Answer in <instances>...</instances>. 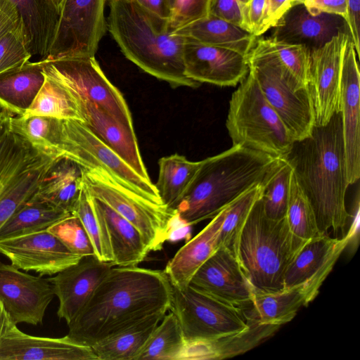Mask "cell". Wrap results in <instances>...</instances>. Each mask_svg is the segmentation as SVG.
Masks as SVG:
<instances>
[{"label": "cell", "instance_id": "cell-1", "mask_svg": "<svg viewBox=\"0 0 360 360\" xmlns=\"http://www.w3.org/2000/svg\"><path fill=\"white\" fill-rule=\"evenodd\" d=\"M172 297V285L164 271L112 266L86 305L68 323L67 335L91 347L148 316L166 314Z\"/></svg>", "mask_w": 360, "mask_h": 360}, {"label": "cell", "instance_id": "cell-2", "mask_svg": "<svg viewBox=\"0 0 360 360\" xmlns=\"http://www.w3.org/2000/svg\"><path fill=\"white\" fill-rule=\"evenodd\" d=\"M315 214L321 234L342 238L347 233L351 214L345 195L349 184L342 119L335 112L323 126L295 141L285 158Z\"/></svg>", "mask_w": 360, "mask_h": 360}, {"label": "cell", "instance_id": "cell-3", "mask_svg": "<svg viewBox=\"0 0 360 360\" xmlns=\"http://www.w3.org/2000/svg\"><path fill=\"white\" fill-rule=\"evenodd\" d=\"M107 27L130 61L172 87H198L184 74V37L174 34L169 19L143 8L134 0H110Z\"/></svg>", "mask_w": 360, "mask_h": 360}, {"label": "cell", "instance_id": "cell-4", "mask_svg": "<svg viewBox=\"0 0 360 360\" xmlns=\"http://www.w3.org/2000/svg\"><path fill=\"white\" fill-rule=\"evenodd\" d=\"M280 158L239 145L201 160L175 212L186 226L212 219L244 192L262 184Z\"/></svg>", "mask_w": 360, "mask_h": 360}, {"label": "cell", "instance_id": "cell-5", "mask_svg": "<svg viewBox=\"0 0 360 360\" xmlns=\"http://www.w3.org/2000/svg\"><path fill=\"white\" fill-rule=\"evenodd\" d=\"M306 241L292 233L286 217L269 218L260 198L241 229L234 255L254 292H274L283 288L285 273Z\"/></svg>", "mask_w": 360, "mask_h": 360}, {"label": "cell", "instance_id": "cell-6", "mask_svg": "<svg viewBox=\"0 0 360 360\" xmlns=\"http://www.w3.org/2000/svg\"><path fill=\"white\" fill-rule=\"evenodd\" d=\"M226 127L233 146L275 158H285L295 141L250 72L231 96Z\"/></svg>", "mask_w": 360, "mask_h": 360}, {"label": "cell", "instance_id": "cell-7", "mask_svg": "<svg viewBox=\"0 0 360 360\" xmlns=\"http://www.w3.org/2000/svg\"><path fill=\"white\" fill-rule=\"evenodd\" d=\"M53 143L58 159L68 158L84 169H103L125 187L158 205H164L150 179H145L138 174L84 122L54 120Z\"/></svg>", "mask_w": 360, "mask_h": 360}, {"label": "cell", "instance_id": "cell-8", "mask_svg": "<svg viewBox=\"0 0 360 360\" xmlns=\"http://www.w3.org/2000/svg\"><path fill=\"white\" fill-rule=\"evenodd\" d=\"M82 170V183L90 194L131 223L150 252L161 250L172 235L176 212L125 187L103 169Z\"/></svg>", "mask_w": 360, "mask_h": 360}, {"label": "cell", "instance_id": "cell-9", "mask_svg": "<svg viewBox=\"0 0 360 360\" xmlns=\"http://www.w3.org/2000/svg\"><path fill=\"white\" fill-rule=\"evenodd\" d=\"M247 60L249 72L293 140L309 136L315 117L308 87L302 86L274 56L254 47Z\"/></svg>", "mask_w": 360, "mask_h": 360}, {"label": "cell", "instance_id": "cell-10", "mask_svg": "<svg viewBox=\"0 0 360 360\" xmlns=\"http://www.w3.org/2000/svg\"><path fill=\"white\" fill-rule=\"evenodd\" d=\"M37 63L46 78L66 89L75 100L94 103L116 120L134 128L123 95L107 78L94 56L44 58Z\"/></svg>", "mask_w": 360, "mask_h": 360}, {"label": "cell", "instance_id": "cell-11", "mask_svg": "<svg viewBox=\"0 0 360 360\" xmlns=\"http://www.w3.org/2000/svg\"><path fill=\"white\" fill-rule=\"evenodd\" d=\"M250 307L244 309L224 302L189 285L184 289L172 287L169 310L176 316L185 341H194L246 329Z\"/></svg>", "mask_w": 360, "mask_h": 360}, {"label": "cell", "instance_id": "cell-12", "mask_svg": "<svg viewBox=\"0 0 360 360\" xmlns=\"http://www.w3.org/2000/svg\"><path fill=\"white\" fill-rule=\"evenodd\" d=\"M107 1L64 0L56 36L46 58L95 56L108 28L105 18Z\"/></svg>", "mask_w": 360, "mask_h": 360}, {"label": "cell", "instance_id": "cell-13", "mask_svg": "<svg viewBox=\"0 0 360 360\" xmlns=\"http://www.w3.org/2000/svg\"><path fill=\"white\" fill-rule=\"evenodd\" d=\"M349 37L351 34L339 33L323 46L310 51L307 87L315 126L326 124L333 115L339 112L342 60Z\"/></svg>", "mask_w": 360, "mask_h": 360}, {"label": "cell", "instance_id": "cell-14", "mask_svg": "<svg viewBox=\"0 0 360 360\" xmlns=\"http://www.w3.org/2000/svg\"><path fill=\"white\" fill-rule=\"evenodd\" d=\"M54 295L47 278L24 273L0 261V301L15 324H41Z\"/></svg>", "mask_w": 360, "mask_h": 360}, {"label": "cell", "instance_id": "cell-15", "mask_svg": "<svg viewBox=\"0 0 360 360\" xmlns=\"http://www.w3.org/2000/svg\"><path fill=\"white\" fill-rule=\"evenodd\" d=\"M0 254L15 267L42 276H53L82 257L72 252L48 230L0 240Z\"/></svg>", "mask_w": 360, "mask_h": 360}, {"label": "cell", "instance_id": "cell-16", "mask_svg": "<svg viewBox=\"0 0 360 360\" xmlns=\"http://www.w3.org/2000/svg\"><path fill=\"white\" fill-rule=\"evenodd\" d=\"M184 74L199 83L235 86L248 74L247 57L226 49L204 44L184 37Z\"/></svg>", "mask_w": 360, "mask_h": 360}, {"label": "cell", "instance_id": "cell-17", "mask_svg": "<svg viewBox=\"0 0 360 360\" xmlns=\"http://www.w3.org/2000/svg\"><path fill=\"white\" fill-rule=\"evenodd\" d=\"M352 37L346 41L343 52L339 112L344 138L346 175L349 185L360 177L359 69Z\"/></svg>", "mask_w": 360, "mask_h": 360}, {"label": "cell", "instance_id": "cell-18", "mask_svg": "<svg viewBox=\"0 0 360 360\" xmlns=\"http://www.w3.org/2000/svg\"><path fill=\"white\" fill-rule=\"evenodd\" d=\"M190 285L224 302L241 308L251 305L254 290L233 252L217 250L200 266Z\"/></svg>", "mask_w": 360, "mask_h": 360}, {"label": "cell", "instance_id": "cell-19", "mask_svg": "<svg viewBox=\"0 0 360 360\" xmlns=\"http://www.w3.org/2000/svg\"><path fill=\"white\" fill-rule=\"evenodd\" d=\"M350 242L347 235L336 238L322 234L307 240L285 273L283 288L304 285L314 300Z\"/></svg>", "mask_w": 360, "mask_h": 360}, {"label": "cell", "instance_id": "cell-20", "mask_svg": "<svg viewBox=\"0 0 360 360\" xmlns=\"http://www.w3.org/2000/svg\"><path fill=\"white\" fill-rule=\"evenodd\" d=\"M112 266L111 262L101 261L94 255L84 256L76 264L47 278L59 301L58 318L69 323Z\"/></svg>", "mask_w": 360, "mask_h": 360}, {"label": "cell", "instance_id": "cell-21", "mask_svg": "<svg viewBox=\"0 0 360 360\" xmlns=\"http://www.w3.org/2000/svg\"><path fill=\"white\" fill-rule=\"evenodd\" d=\"M341 32L351 34L345 18L328 13L314 15L303 4H299L292 6L283 15L274 27L270 37L304 46L311 51L323 46Z\"/></svg>", "mask_w": 360, "mask_h": 360}, {"label": "cell", "instance_id": "cell-22", "mask_svg": "<svg viewBox=\"0 0 360 360\" xmlns=\"http://www.w3.org/2000/svg\"><path fill=\"white\" fill-rule=\"evenodd\" d=\"M0 360H97L92 348L68 335L45 338L27 335L11 322L0 340Z\"/></svg>", "mask_w": 360, "mask_h": 360}, {"label": "cell", "instance_id": "cell-23", "mask_svg": "<svg viewBox=\"0 0 360 360\" xmlns=\"http://www.w3.org/2000/svg\"><path fill=\"white\" fill-rule=\"evenodd\" d=\"M248 327L220 338L185 341L178 360L223 359L245 353L273 336L281 326L260 323L248 309Z\"/></svg>", "mask_w": 360, "mask_h": 360}, {"label": "cell", "instance_id": "cell-24", "mask_svg": "<svg viewBox=\"0 0 360 360\" xmlns=\"http://www.w3.org/2000/svg\"><path fill=\"white\" fill-rule=\"evenodd\" d=\"M76 101L80 106L86 126L138 174L145 179H150L134 128L116 120L94 103L80 98Z\"/></svg>", "mask_w": 360, "mask_h": 360}, {"label": "cell", "instance_id": "cell-25", "mask_svg": "<svg viewBox=\"0 0 360 360\" xmlns=\"http://www.w3.org/2000/svg\"><path fill=\"white\" fill-rule=\"evenodd\" d=\"M224 217V208L167 262L164 272L173 288H187L197 271L219 248V236Z\"/></svg>", "mask_w": 360, "mask_h": 360}, {"label": "cell", "instance_id": "cell-26", "mask_svg": "<svg viewBox=\"0 0 360 360\" xmlns=\"http://www.w3.org/2000/svg\"><path fill=\"white\" fill-rule=\"evenodd\" d=\"M19 14L27 45L32 55L48 57L59 21L53 0H11Z\"/></svg>", "mask_w": 360, "mask_h": 360}, {"label": "cell", "instance_id": "cell-27", "mask_svg": "<svg viewBox=\"0 0 360 360\" xmlns=\"http://www.w3.org/2000/svg\"><path fill=\"white\" fill-rule=\"evenodd\" d=\"M174 34L248 56L258 37L222 18L209 15L176 31Z\"/></svg>", "mask_w": 360, "mask_h": 360}, {"label": "cell", "instance_id": "cell-28", "mask_svg": "<svg viewBox=\"0 0 360 360\" xmlns=\"http://www.w3.org/2000/svg\"><path fill=\"white\" fill-rule=\"evenodd\" d=\"M82 167L59 158L46 174L34 197L72 214L82 188Z\"/></svg>", "mask_w": 360, "mask_h": 360}, {"label": "cell", "instance_id": "cell-29", "mask_svg": "<svg viewBox=\"0 0 360 360\" xmlns=\"http://www.w3.org/2000/svg\"><path fill=\"white\" fill-rule=\"evenodd\" d=\"M108 227L112 250L114 266H137L150 250L140 231L128 220L102 201L95 198Z\"/></svg>", "mask_w": 360, "mask_h": 360}, {"label": "cell", "instance_id": "cell-30", "mask_svg": "<svg viewBox=\"0 0 360 360\" xmlns=\"http://www.w3.org/2000/svg\"><path fill=\"white\" fill-rule=\"evenodd\" d=\"M311 301L304 285L274 292H254L251 311L260 323L281 326L292 321L299 309Z\"/></svg>", "mask_w": 360, "mask_h": 360}, {"label": "cell", "instance_id": "cell-31", "mask_svg": "<svg viewBox=\"0 0 360 360\" xmlns=\"http://www.w3.org/2000/svg\"><path fill=\"white\" fill-rule=\"evenodd\" d=\"M165 314L148 316L92 345L97 360H137L153 330Z\"/></svg>", "mask_w": 360, "mask_h": 360}, {"label": "cell", "instance_id": "cell-32", "mask_svg": "<svg viewBox=\"0 0 360 360\" xmlns=\"http://www.w3.org/2000/svg\"><path fill=\"white\" fill-rule=\"evenodd\" d=\"M44 82L37 62L0 76V106L12 116H20L30 105Z\"/></svg>", "mask_w": 360, "mask_h": 360}, {"label": "cell", "instance_id": "cell-33", "mask_svg": "<svg viewBox=\"0 0 360 360\" xmlns=\"http://www.w3.org/2000/svg\"><path fill=\"white\" fill-rule=\"evenodd\" d=\"M201 164L188 160L184 155L173 154L158 161V178L155 186L162 204L175 210Z\"/></svg>", "mask_w": 360, "mask_h": 360}, {"label": "cell", "instance_id": "cell-34", "mask_svg": "<svg viewBox=\"0 0 360 360\" xmlns=\"http://www.w3.org/2000/svg\"><path fill=\"white\" fill-rule=\"evenodd\" d=\"M71 214L32 196L0 228V240L47 230Z\"/></svg>", "mask_w": 360, "mask_h": 360}, {"label": "cell", "instance_id": "cell-35", "mask_svg": "<svg viewBox=\"0 0 360 360\" xmlns=\"http://www.w3.org/2000/svg\"><path fill=\"white\" fill-rule=\"evenodd\" d=\"M58 159L39 154L0 197V228L37 191L43 178Z\"/></svg>", "mask_w": 360, "mask_h": 360}, {"label": "cell", "instance_id": "cell-36", "mask_svg": "<svg viewBox=\"0 0 360 360\" xmlns=\"http://www.w3.org/2000/svg\"><path fill=\"white\" fill-rule=\"evenodd\" d=\"M34 116L84 122L83 113L75 98L66 89L45 77L32 103L20 117L26 119Z\"/></svg>", "mask_w": 360, "mask_h": 360}, {"label": "cell", "instance_id": "cell-37", "mask_svg": "<svg viewBox=\"0 0 360 360\" xmlns=\"http://www.w3.org/2000/svg\"><path fill=\"white\" fill-rule=\"evenodd\" d=\"M81 221L94 248L95 256L103 262H112V250L105 220L94 198L82 183V188L72 212Z\"/></svg>", "mask_w": 360, "mask_h": 360}, {"label": "cell", "instance_id": "cell-38", "mask_svg": "<svg viewBox=\"0 0 360 360\" xmlns=\"http://www.w3.org/2000/svg\"><path fill=\"white\" fill-rule=\"evenodd\" d=\"M185 339L176 316L170 311L162 319L142 349L137 360H178Z\"/></svg>", "mask_w": 360, "mask_h": 360}, {"label": "cell", "instance_id": "cell-39", "mask_svg": "<svg viewBox=\"0 0 360 360\" xmlns=\"http://www.w3.org/2000/svg\"><path fill=\"white\" fill-rule=\"evenodd\" d=\"M39 154L8 129L0 138V197Z\"/></svg>", "mask_w": 360, "mask_h": 360}, {"label": "cell", "instance_id": "cell-40", "mask_svg": "<svg viewBox=\"0 0 360 360\" xmlns=\"http://www.w3.org/2000/svg\"><path fill=\"white\" fill-rule=\"evenodd\" d=\"M293 169L289 162L278 160L261 184V200L265 214L272 219L286 217Z\"/></svg>", "mask_w": 360, "mask_h": 360}, {"label": "cell", "instance_id": "cell-41", "mask_svg": "<svg viewBox=\"0 0 360 360\" xmlns=\"http://www.w3.org/2000/svg\"><path fill=\"white\" fill-rule=\"evenodd\" d=\"M254 48L274 56L303 86L309 82L310 51L271 37H257Z\"/></svg>", "mask_w": 360, "mask_h": 360}, {"label": "cell", "instance_id": "cell-42", "mask_svg": "<svg viewBox=\"0 0 360 360\" xmlns=\"http://www.w3.org/2000/svg\"><path fill=\"white\" fill-rule=\"evenodd\" d=\"M262 186L257 185L248 189L224 207L219 244L234 254L238 236L254 204L262 197Z\"/></svg>", "mask_w": 360, "mask_h": 360}, {"label": "cell", "instance_id": "cell-43", "mask_svg": "<svg viewBox=\"0 0 360 360\" xmlns=\"http://www.w3.org/2000/svg\"><path fill=\"white\" fill-rule=\"evenodd\" d=\"M286 220L292 233L308 240L321 234L313 208L292 173Z\"/></svg>", "mask_w": 360, "mask_h": 360}, {"label": "cell", "instance_id": "cell-44", "mask_svg": "<svg viewBox=\"0 0 360 360\" xmlns=\"http://www.w3.org/2000/svg\"><path fill=\"white\" fill-rule=\"evenodd\" d=\"M53 122L54 119L40 116L26 119L11 116L8 129L25 140L38 153L58 159L53 150Z\"/></svg>", "mask_w": 360, "mask_h": 360}, {"label": "cell", "instance_id": "cell-45", "mask_svg": "<svg viewBox=\"0 0 360 360\" xmlns=\"http://www.w3.org/2000/svg\"><path fill=\"white\" fill-rule=\"evenodd\" d=\"M32 56L20 22L18 26L0 37V76L22 68Z\"/></svg>", "mask_w": 360, "mask_h": 360}, {"label": "cell", "instance_id": "cell-46", "mask_svg": "<svg viewBox=\"0 0 360 360\" xmlns=\"http://www.w3.org/2000/svg\"><path fill=\"white\" fill-rule=\"evenodd\" d=\"M72 252L81 257L94 255L91 240L80 221L75 214L56 222L48 229Z\"/></svg>", "mask_w": 360, "mask_h": 360}, {"label": "cell", "instance_id": "cell-47", "mask_svg": "<svg viewBox=\"0 0 360 360\" xmlns=\"http://www.w3.org/2000/svg\"><path fill=\"white\" fill-rule=\"evenodd\" d=\"M212 0H174L169 26L174 31L210 15Z\"/></svg>", "mask_w": 360, "mask_h": 360}, {"label": "cell", "instance_id": "cell-48", "mask_svg": "<svg viewBox=\"0 0 360 360\" xmlns=\"http://www.w3.org/2000/svg\"><path fill=\"white\" fill-rule=\"evenodd\" d=\"M266 0H247L239 3L240 27L255 37H259L266 32Z\"/></svg>", "mask_w": 360, "mask_h": 360}, {"label": "cell", "instance_id": "cell-49", "mask_svg": "<svg viewBox=\"0 0 360 360\" xmlns=\"http://www.w3.org/2000/svg\"><path fill=\"white\" fill-rule=\"evenodd\" d=\"M302 3L311 15L328 13L347 20L349 0H302Z\"/></svg>", "mask_w": 360, "mask_h": 360}, {"label": "cell", "instance_id": "cell-50", "mask_svg": "<svg viewBox=\"0 0 360 360\" xmlns=\"http://www.w3.org/2000/svg\"><path fill=\"white\" fill-rule=\"evenodd\" d=\"M247 0H212L210 15L222 18L240 27L238 4Z\"/></svg>", "mask_w": 360, "mask_h": 360}, {"label": "cell", "instance_id": "cell-51", "mask_svg": "<svg viewBox=\"0 0 360 360\" xmlns=\"http://www.w3.org/2000/svg\"><path fill=\"white\" fill-rule=\"evenodd\" d=\"M294 6V0H266L264 29L274 27L287 11Z\"/></svg>", "mask_w": 360, "mask_h": 360}, {"label": "cell", "instance_id": "cell-52", "mask_svg": "<svg viewBox=\"0 0 360 360\" xmlns=\"http://www.w3.org/2000/svg\"><path fill=\"white\" fill-rule=\"evenodd\" d=\"M19 24V14L13 1L0 0V37Z\"/></svg>", "mask_w": 360, "mask_h": 360}, {"label": "cell", "instance_id": "cell-53", "mask_svg": "<svg viewBox=\"0 0 360 360\" xmlns=\"http://www.w3.org/2000/svg\"><path fill=\"white\" fill-rule=\"evenodd\" d=\"M347 22L349 27L356 55L359 57L360 0H349Z\"/></svg>", "mask_w": 360, "mask_h": 360}, {"label": "cell", "instance_id": "cell-54", "mask_svg": "<svg viewBox=\"0 0 360 360\" xmlns=\"http://www.w3.org/2000/svg\"><path fill=\"white\" fill-rule=\"evenodd\" d=\"M143 8L150 11L158 15L169 18L171 6L167 0H134Z\"/></svg>", "mask_w": 360, "mask_h": 360}, {"label": "cell", "instance_id": "cell-55", "mask_svg": "<svg viewBox=\"0 0 360 360\" xmlns=\"http://www.w3.org/2000/svg\"><path fill=\"white\" fill-rule=\"evenodd\" d=\"M13 322L6 311L4 304L0 301V340L8 328L11 323Z\"/></svg>", "mask_w": 360, "mask_h": 360}, {"label": "cell", "instance_id": "cell-56", "mask_svg": "<svg viewBox=\"0 0 360 360\" xmlns=\"http://www.w3.org/2000/svg\"><path fill=\"white\" fill-rule=\"evenodd\" d=\"M11 115L0 106V138L8 129V122Z\"/></svg>", "mask_w": 360, "mask_h": 360}, {"label": "cell", "instance_id": "cell-57", "mask_svg": "<svg viewBox=\"0 0 360 360\" xmlns=\"http://www.w3.org/2000/svg\"><path fill=\"white\" fill-rule=\"evenodd\" d=\"M59 12L64 0H53Z\"/></svg>", "mask_w": 360, "mask_h": 360}, {"label": "cell", "instance_id": "cell-58", "mask_svg": "<svg viewBox=\"0 0 360 360\" xmlns=\"http://www.w3.org/2000/svg\"><path fill=\"white\" fill-rule=\"evenodd\" d=\"M302 4V0H294V5Z\"/></svg>", "mask_w": 360, "mask_h": 360}, {"label": "cell", "instance_id": "cell-59", "mask_svg": "<svg viewBox=\"0 0 360 360\" xmlns=\"http://www.w3.org/2000/svg\"><path fill=\"white\" fill-rule=\"evenodd\" d=\"M167 1H168V2H169V5H170V6H171V9H172V5H173V3H174V0H167Z\"/></svg>", "mask_w": 360, "mask_h": 360}]
</instances>
